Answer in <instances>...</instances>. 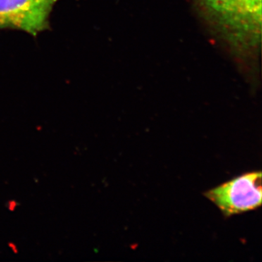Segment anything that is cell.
<instances>
[{
    "label": "cell",
    "instance_id": "obj_2",
    "mask_svg": "<svg viewBox=\"0 0 262 262\" xmlns=\"http://www.w3.org/2000/svg\"><path fill=\"white\" fill-rule=\"evenodd\" d=\"M261 172L243 174L205 193L225 217L254 211L261 206Z\"/></svg>",
    "mask_w": 262,
    "mask_h": 262
},
{
    "label": "cell",
    "instance_id": "obj_1",
    "mask_svg": "<svg viewBox=\"0 0 262 262\" xmlns=\"http://www.w3.org/2000/svg\"><path fill=\"white\" fill-rule=\"evenodd\" d=\"M207 23L239 58H254L261 42L262 0H195Z\"/></svg>",
    "mask_w": 262,
    "mask_h": 262
},
{
    "label": "cell",
    "instance_id": "obj_3",
    "mask_svg": "<svg viewBox=\"0 0 262 262\" xmlns=\"http://www.w3.org/2000/svg\"><path fill=\"white\" fill-rule=\"evenodd\" d=\"M58 0H0V29H20L36 36L46 30Z\"/></svg>",
    "mask_w": 262,
    "mask_h": 262
}]
</instances>
